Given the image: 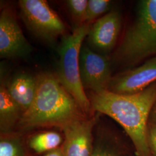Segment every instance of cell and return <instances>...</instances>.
<instances>
[{"label":"cell","instance_id":"cell-1","mask_svg":"<svg viewBox=\"0 0 156 156\" xmlns=\"http://www.w3.org/2000/svg\"><path fill=\"white\" fill-rule=\"evenodd\" d=\"M87 95L93 111L107 115L123 127L133 144L136 156H151L147 130L156 101V82L135 94H117L105 90L90 91Z\"/></svg>","mask_w":156,"mask_h":156},{"label":"cell","instance_id":"cell-2","mask_svg":"<svg viewBox=\"0 0 156 156\" xmlns=\"http://www.w3.org/2000/svg\"><path fill=\"white\" fill-rule=\"evenodd\" d=\"M34 100L23 114L16 128L20 133L44 128H63L87 116L60 82L57 76L42 73L37 76Z\"/></svg>","mask_w":156,"mask_h":156},{"label":"cell","instance_id":"cell-3","mask_svg":"<svg viewBox=\"0 0 156 156\" xmlns=\"http://www.w3.org/2000/svg\"><path fill=\"white\" fill-rule=\"evenodd\" d=\"M156 56V0L138 3L134 21L126 31L112 62L132 67Z\"/></svg>","mask_w":156,"mask_h":156},{"label":"cell","instance_id":"cell-4","mask_svg":"<svg viewBox=\"0 0 156 156\" xmlns=\"http://www.w3.org/2000/svg\"><path fill=\"white\" fill-rule=\"evenodd\" d=\"M90 28V24L84 23L77 26L72 34L63 37L58 49L59 60L56 76L84 112L89 116H93L95 112L92 109L81 83L79 63L82 45Z\"/></svg>","mask_w":156,"mask_h":156},{"label":"cell","instance_id":"cell-5","mask_svg":"<svg viewBox=\"0 0 156 156\" xmlns=\"http://www.w3.org/2000/svg\"><path fill=\"white\" fill-rule=\"evenodd\" d=\"M19 4L23 22L38 38L53 43L66 33L64 23L45 0H20Z\"/></svg>","mask_w":156,"mask_h":156},{"label":"cell","instance_id":"cell-6","mask_svg":"<svg viewBox=\"0 0 156 156\" xmlns=\"http://www.w3.org/2000/svg\"><path fill=\"white\" fill-rule=\"evenodd\" d=\"M79 75L84 89L98 93L108 90L111 81V62L105 55L90 48L82 47L79 55Z\"/></svg>","mask_w":156,"mask_h":156},{"label":"cell","instance_id":"cell-7","mask_svg":"<svg viewBox=\"0 0 156 156\" xmlns=\"http://www.w3.org/2000/svg\"><path fill=\"white\" fill-rule=\"evenodd\" d=\"M100 113L76 121L63 128L62 146L64 156H91L94 145V131L99 122Z\"/></svg>","mask_w":156,"mask_h":156},{"label":"cell","instance_id":"cell-8","mask_svg":"<svg viewBox=\"0 0 156 156\" xmlns=\"http://www.w3.org/2000/svg\"><path fill=\"white\" fill-rule=\"evenodd\" d=\"M156 82V56L140 66L117 73L112 78L108 90L120 95H132L142 91Z\"/></svg>","mask_w":156,"mask_h":156},{"label":"cell","instance_id":"cell-9","mask_svg":"<svg viewBox=\"0 0 156 156\" xmlns=\"http://www.w3.org/2000/svg\"><path fill=\"white\" fill-rule=\"evenodd\" d=\"M32 51V47L24 36L13 12L4 8L0 14L1 58H23Z\"/></svg>","mask_w":156,"mask_h":156},{"label":"cell","instance_id":"cell-10","mask_svg":"<svg viewBox=\"0 0 156 156\" xmlns=\"http://www.w3.org/2000/svg\"><path fill=\"white\" fill-rule=\"evenodd\" d=\"M122 28V16L117 10H111L96 20L87 35L90 45L105 55L116 45Z\"/></svg>","mask_w":156,"mask_h":156},{"label":"cell","instance_id":"cell-11","mask_svg":"<svg viewBox=\"0 0 156 156\" xmlns=\"http://www.w3.org/2000/svg\"><path fill=\"white\" fill-rule=\"evenodd\" d=\"M94 140L91 156H127L128 149L120 136L104 125H96Z\"/></svg>","mask_w":156,"mask_h":156},{"label":"cell","instance_id":"cell-12","mask_svg":"<svg viewBox=\"0 0 156 156\" xmlns=\"http://www.w3.org/2000/svg\"><path fill=\"white\" fill-rule=\"evenodd\" d=\"M6 86L12 98L21 108L23 113L33 102L37 89V78L22 73L13 78Z\"/></svg>","mask_w":156,"mask_h":156},{"label":"cell","instance_id":"cell-13","mask_svg":"<svg viewBox=\"0 0 156 156\" xmlns=\"http://www.w3.org/2000/svg\"><path fill=\"white\" fill-rule=\"evenodd\" d=\"M23 112L9 94L4 83L0 86V131L1 134L13 133Z\"/></svg>","mask_w":156,"mask_h":156},{"label":"cell","instance_id":"cell-14","mask_svg":"<svg viewBox=\"0 0 156 156\" xmlns=\"http://www.w3.org/2000/svg\"><path fill=\"white\" fill-rule=\"evenodd\" d=\"M64 138L56 131H44L34 134L28 138V147L34 153H48L62 146Z\"/></svg>","mask_w":156,"mask_h":156},{"label":"cell","instance_id":"cell-15","mask_svg":"<svg viewBox=\"0 0 156 156\" xmlns=\"http://www.w3.org/2000/svg\"><path fill=\"white\" fill-rule=\"evenodd\" d=\"M0 156H28L20 135L1 134Z\"/></svg>","mask_w":156,"mask_h":156},{"label":"cell","instance_id":"cell-16","mask_svg":"<svg viewBox=\"0 0 156 156\" xmlns=\"http://www.w3.org/2000/svg\"><path fill=\"white\" fill-rule=\"evenodd\" d=\"M112 1L109 0H89L88 1L86 12L84 17L83 24H90L95 19H98L101 15L111 8Z\"/></svg>","mask_w":156,"mask_h":156},{"label":"cell","instance_id":"cell-17","mask_svg":"<svg viewBox=\"0 0 156 156\" xmlns=\"http://www.w3.org/2000/svg\"><path fill=\"white\" fill-rule=\"evenodd\" d=\"M87 0H68L67 6L73 18L80 26L83 24L84 17L87 7Z\"/></svg>","mask_w":156,"mask_h":156},{"label":"cell","instance_id":"cell-18","mask_svg":"<svg viewBox=\"0 0 156 156\" xmlns=\"http://www.w3.org/2000/svg\"><path fill=\"white\" fill-rule=\"evenodd\" d=\"M147 142L151 156H156V123L149 121L147 130Z\"/></svg>","mask_w":156,"mask_h":156},{"label":"cell","instance_id":"cell-19","mask_svg":"<svg viewBox=\"0 0 156 156\" xmlns=\"http://www.w3.org/2000/svg\"><path fill=\"white\" fill-rule=\"evenodd\" d=\"M44 156H64L62 150V146L57 148L55 150L50 151L48 153H46Z\"/></svg>","mask_w":156,"mask_h":156},{"label":"cell","instance_id":"cell-20","mask_svg":"<svg viewBox=\"0 0 156 156\" xmlns=\"http://www.w3.org/2000/svg\"><path fill=\"white\" fill-rule=\"evenodd\" d=\"M149 122L156 123V101L151 111L150 117H149Z\"/></svg>","mask_w":156,"mask_h":156},{"label":"cell","instance_id":"cell-21","mask_svg":"<svg viewBox=\"0 0 156 156\" xmlns=\"http://www.w3.org/2000/svg\"><path fill=\"white\" fill-rule=\"evenodd\" d=\"M127 156H131V155H129V154H128V155H127Z\"/></svg>","mask_w":156,"mask_h":156}]
</instances>
